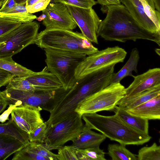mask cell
Here are the masks:
<instances>
[{"instance_id": "obj_30", "label": "cell", "mask_w": 160, "mask_h": 160, "mask_svg": "<svg viewBox=\"0 0 160 160\" xmlns=\"http://www.w3.org/2000/svg\"><path fill=\"white\" fill-rule=\"evenodd\" d=\"M50 128L47 125V122H44L33 133L28 134L29 141L39 143L45 142Z\"/></svg>"}, {"instance_id": "obj_25", "label": "cell", "mask_w": 160, "mask_h": 160, "mask_svg": "<svg viewBox=\"0 0 160 160\" xmlns=\"http://www.w3.org/2000/svg\"><path fill=\"white\" fill-rule=\"evenodd\" d=\"M0 134L13 137L26 146L29 143L28 133L20 128L11 118L7 122L0 124Z\"/></svg>"}, {"instance_id": "obj_35", "label": "cell", "mask_w": 160, "mask_h": 160, "mask_svg": "<svg viewBox=\"0 0 160 160\" xmlns=\"http://www.w3.org/2000/svg\"><path fill=\"white\" fill-rule=\"evenodd\" d=\"M52 0H39L31 6L26 7L28 12L34 13L45 9Z\"/></svg>"}, {"instance_id": "obj_6", "label": "cell", "mask_w": 160, "mask_h": 160, "mask_svg": "<svg viewBox=\"0 0 160 160\" xmlns=\"http://www.w3.org/2000/svg\"><path fill=\"white\" fill-rule=\"evenodd\" d=\"M63 88V87H62ZM27 91L6 88L0 91V98L4 100L8 105L15 107L25 105L40 108L50 112L55 104L60 89Z\"/></svg>"}, {"instance_id": "obj_8", "label": "cell", "mask_w": 160, "mask_h": 160, "mask_svg": "<svg viewBox=\"0 0 160 160\" xmlns=\"http://www.w3.org/2000/svg\"><path fill=\"white\" fill-rule=\"evenodd\" d=\"M127 52L118 46L108 47L86 56L76 68L77 79L94 71L117 63L123 62Z\"/></svg>"}, {"instance_id": "obj_27", "label": "cell", "mask_w": 160, "mask_h": 160, "mask_svg": "<svg viewBox=\"0 0 160 160\" xmlns=\"http://www.w3.org/2000/svg\"><path fill=\"white\" fill-rule=\"evenodd\" d=\"M78 160H106V153L99 147L85 149H76Z\"/></svg>"}, {"instance_id": "obj_34", "label": "cell", "mask_w": 160, "mask_h": 160, "mask_svg": "<svg viewBox=\"0 0 160 160\" xmlns=\"http://www.w3.org/2000/svg\"><path fill=\"white\" fill-rule=\"evenodd\" d=\"M53 2L85 8H92L97 3L95 0H53Z\"/></svg>"}, {"instance_id": "obj_20", "label": "cell", "mask_w": 160, "mask_h": 160, "mask_svg": "<svg viewBox=\"0 0 160 160\" xmlns=\"http://www.w3.org/2000/svg\"><path fill=\"white\" fill-rule=\"evenodd\" d=\"M140 58L139 52L136 48H133L130 52V57L124 65L117 72L113 73L110 81V84L120 82L124 78L130 76L132 77L133 71L138 72L137 66Z\"/></svg>"}, {"instance_id": "obj_15", "label": "cell", "mask_w": 160, "mask_h": 160, "mask_svg": "<svg viewBox=\"0 0 160 160\" xmlns=\"http://www.w3.org/2000/svg\"><path fill=\"white\" fill-rule=\"evenodd\" d=\"M48 71L46 67L42 71L26 77V79L33 85L42 90H56L62 88V85L58 77Z\"/></svg>"}, {"instance_id": "obj_31", "label": "cell", "mask_w": 160, "mask_h": 160, "mask_svg": "<svg viewBox=\"0 0 160 160\" xmlns=\"http://www.w3.org/2000/svg\"><path fill=\"white\" fill-rule=\"evenodd\" d=\"M58 150V160H78L76 149L71 145L62 146Z\"/></svg>"}, {"instance_id": "obj_36", "label": "cell", "mask_w": 160, "mask_h": 160, "mask_svg": "<svg viewBox=\"0 0 160 160\" xmlns=\"http://www.w3.org/2000/svg\"><path fill=\"white\" fill-rule=\"evenodd\" d=\"M14 77L10 72L0 68V88L7 85Z\"/></svg>"}, {"instance_id": "obj_22", "label": "cell", "mask_w": 160, "mask_h": 160, "mask_svg": "<svg viewBox=\"0 0 160 160\" xmlns=\"http://www.w3.org/2000/svg\"><path fill=\"white\" fill-rule=\"evenodd\" d=\"M52 149H55L45 143L29 142L28 145L18 152L21 153H29L41 156L48 160H58L57 154L50 151Z\"/></svg>"}, {"instance_id": "obj_38", "label": "cell", "mask_w": 160, "mask_h": 160, "mask_svg": "<svg viewBox=\"0 0 160 160\" xmlns=\"http://www.w3.org/2000/svg\"><path fill=\"white\" fill-rule=\"evenodd\" d=\"M15 107L12 105H9V106L8 109L4 111L3 113L0 115V122L2 123L5 122L6 120H9V116L11 113L12 109L15 108Z\"/></svg>"}, {"instance_id": "obj_45", "label": "cell", "mask_w": 160, "mask_h": 160, "mask_svg": "<svg viewBox=\"0 0 160 160\" xmlns=\"http://www.w3.org/2000/svg\"><path fill=\"white\" fill-rule=\"evenodd\" d=\"M17 4L26 3L27 0H14Z\"/></svg>"}, {"instance_id": "obj_4", "label": "cell", "mask_w": 160, "mask_h": 160, "mask_svg": "<svg viewBox=\"0 0 160 160\" xmlns=\"http://www.w3.org/2000/svg\"><path fill=\"white\" fill-rule=\"evenodd\" d=\"M43 49L48 70L58 77L65 90L71 88L78 80L75 76V70L87 55L48 48Z\"/></svg>"}, {"instance_id": "obj_44", "label": "cell", "mask_w": 160, "mask_h": 160, "mask_svg": "<svg viewBox=\"0 0 160 160\" xmlns=\"http://www.w3.org/2000/svg\"><path fill=\"white\" fill-rule=\"evenodd\" d=\"M46 16L44 13L42 14L38 17H37L36 18V20L39 21H43L45 18Z\"/></svg>"}, {"instance_id": "obj_21", "label": "cell", "mask_w": 160, "mask_h": 160, "mask_svg": "<svg viewBox=\"0 0 160 160\" xmlns=\"http://www.w3.org/2000/svg\"><path fill=\"white\" fill-rule=\"evenodd\" d=\"M26 146L12 136L0 134V160H5Z\"/></svg>"}, {"instance_id": "obj_10", "label": "cell", "mask_w": 160, "mask_h": 160, "mask_svg": "<svg viewBox=\"0 0 160 160\" xmlns=\"http://www.w3.org/2000/svg\"><path fill=\"white\" fill-rule=\"evenodd\" d=\"M82 35L91 42L98 44L97 32L102 20L92 8H85L66 5Z\"/></svg>"}, {"instance_id": "obj_12", "label": "cell", "mask_w": 160, "mask_h": 160, "mask_svg": "<svg viewBox=\"0 0 160 160\" xmlns=\"http://www.w3.org/2000/svg\"><path fill=\"white\" fill-rule=\"evenodd\" d=\"M42 110L28 105L17 106L12 111L11 118L20 128L29 134L44 122L40 114Z\"/></svg>"}, {"instance_id": "obj_47", "label": "cell", "mask_w": 160, "mask_h": 160, "mask_svg": "<svg viewBox=\"0 0 160 160\" xmlns=\"http://www.w3.org/2000/svg\"><path fill=\"white\" fill-rule=\"evenodd\" d=\"M7 0H0V3L5 2Z\"/></svg>"}, {"instance_id": "obj_9", "label": "cell", "mask_w": 160, "mask_h": 160, "mask_svg": "<svg viewBox=\"0 0 160 160\" xmlns=\"http://www.w3.org/2000/svg\"><path fill=\"white\" fill-rule=\"evenodd\" d=\"M84 126L82 115L76 112L51 127L45 143L58 149L67 142L78 137Z\"/></svg>"}, {"instance_id": "obj_48", "label": "cell", "mask_w": 160, "mask_h": 160, "mask_svg": "<svg viewBox=\"0 0 160 160\" xmlns=\"http://www.w3.org/2000/svg\"><path fill=\"white\" fill-rule=\"evenodd\" d=\"M1 42H0V45L1 44Z\"/></svg>"}, {"instance_id": "obj_3", "label": "cell", "mask_w": 160, "mask_h": 160, "mask_svg": "<svg viewBox=\"0 0 160 160\" xmlns=\"http://www.w3.org/2000/svg\"><path fill=\"white\" fill-rule=\"evenodd\" d=\"M34 43L39 47L89 55L98 51L82 34L71 30L51 28L38 33Z\"/></svg>"}, {"instance_id": "obj_23", "label": "cell", "mask_w": 160, "mask_h": 160, "mask_svg": "<svg viewBox=\"0 0 160 160\" xmlns=\"http://www.w3.org/2000/svg\"><path fill=\"white\" fill-rule=\"evenodd\" d=\"M26 4H17L12 10L7 13L1 14L0 16L6 19L19 22L21 23L32 22L37 17L28 12Z\"/></svg>"}, {"instance_id": "obj_13", "label": "cell", "mask_w": 160, "mask_h": 160, "mask_svg": "<svg viewBox=\"0 0 160 160\" xmlns=\"http://www.w3.org/2000/svg\"><path fill=\"white\" fill-rule=\"evenodd\" d=\"M134 80L125 88L126 96H132L160 85V68L149 69L141 74L133 77Z\"/></svg>"}, {"instance_id": "obj_14", "label": "cell", "mask_w": 160, "mask_h": 160, "mask_svg": "<svg viewBox=\"0 0 160 160\" xmlns=\"http://www.w3.org/2000/svg\"><path fill=\"white\" fill-rule=\"evenodd\" d=\"M128 10L139 24L148 32L160 35L154 22L146 14L140 0H121Z\"/></svg>"}, {"instance_id": "obj_7", "label": "cell", "mask_w": 160, "mask_h": 160, "mask_svg": "<svg viewBox=\"0 0 160 160\" xmlns=\"http://www.w3.org/2000/svg\"><path fill=\"white\" fill-rule=\"evenodd\" d=\"M40 27L36 21L22 23L0 38V58H12L28 45L34 43Z\"/></svg>"}, {"instance_id": "obj_39", "label": "cell", "mask_w": 160, "mask_h": 160, "mask_svg": "<svg viewBox=\"0 0 160 160\" xmlns=\"http://www.w3.org/2000/svg\"><path fill=\"white\" fill-rule=\"evenodd\" d=\"M97 3L103 6L121 4V0H97Z\"/></svg>"}, {"instance_id": "obj_33", "label": "cell", "mask_w": 160, "mask_h": 160, "mask_svg": "<svg viewBox=\"0 0 160 160\" xmlns=\"http://www.w3.org/2000/svg\"><path fill=\"white\" fill-rule=\"evenodd\" d=\"M142 4L145 12L154 22L158 31L160 32V12L153 9L145 0H140Z\"/></svg>"}, {"instance_id": "obj_40", "label": "cell", "mask_w": 160, "mask_h": 160, "mask_svg": "<svg viewBox=\"0 0 160 160\" xmlns=\"http://www.w3.org/2000/svg\"><path fill=\"white\" fill-rule=\"evenodd\" d=\"M8 105L7 102L4 100L0 98V113L4 110Z\"/></svg>"}, {"instance_id": "obj_24", "label": "cell", "mask_w": 160, "mask_h": 160, "mask_svg": "<svg viewBox=\"0 0 160 160\" xmlns=\"http://www.w3.org/2000/svg\"><path fill=\"white\" fill-rule=\"evenodd\" d=\"M0 68L10 72L15 77H26L36 72L16 63L12 57L0 58Z\"/></svg>"}, {"instance_id": "obj_19", "label": "cell", "mask_w": 160, "mask_h": 160, "mask_svg": "<svg viewBox=\"0 0 160 160\" xmlns=\"http://www.w3.org/2000/svg\"><path fill=\"white\" fill-rule=\"evenodd\" d=\"M112 110L120 120L129 126L142 133L148 134V120L132 115L117 105Z\"/></svg>"}, {"instance_id": "obj_28", "label": "cell", "mask_w": 160, "mask_h": 160, "mask_svg": "<svg viewBox=\"0 0 160 160\" xmlns=\"http://www.w3.org/2000/svg\"><path fill=\"white\" fill-rule=\"evenodd\" d=\"M137 157L138 160H160V146L154 142L150 146L140 148Z\"/></svg>"}, {"instance_id": "obj_46", "label": "cell", "mask_w": 160, "mask_h": 160, "mask_svg": "<svg viewBox=\"0 0 160 160\" xmlns=\"http://www.w3.org/2000/svg\"><path fill=\"white\" fill-rule=\"evenodd\" d=\"M155 52L156 53L158 54L159 56L160 55V49L159 48H156L155 50Z\"/></svg>"}, {"instance_id": "obj_37", "label": "cell", "mask_w": 160, "mask_h": 160, "mask_svg": "<svg viewBox=\"0 0 160 160\" xmlns=\"http://www.w3.org/2000/svg\"><path fill=\"white\" fill-rule=\"evenodd\" d=\"M17 4L14 0H7L0 8V14L10 12Z\"/></svg>"}, {"instance_id": "obj_29", "label": "cell", "mask_w": 160, "mask_h": 160, "mask_svg": "<svg viewBox=\"0 0 160 160\" xmlns=\"http://www.w3.org/2000/svg\"><path fill=\"white\" fill-rule=\"evenodd\" d=\"M26 77H13L7 84L6 88L27 91L42 90L31 83L26 79Z\"/></svg>"}, {"instance_id": "obj_32", "label": "cell", "mask_w": 160, "mask_h": 160, "mask_svg": "<svg viewBox=\"0 0 160 160\" xmlns=\"http://www.w3.org/2000/svg\"><path fill=\"white\" fill-rule=\"evenodd\" d=\"M21 24L19 22L6 19L0 16V38L16 28Z\"/></svg>"}, {"instance_id": "obj_41", "label": "cell", "mask_w": 160, "mask_h": 160, "mask_svg": "<svg viewBox=\"0 0 160 160\" xmlns=\"http://www.w3.org/2000/svg\"><path fill=\"white\" fill-rule=\"evenodd\" d=\"M155 9L160 12V0H153Z\"/></svg>"}, {"instance_id": "obj_18", "label": "cell", "mask_w": 160, "mask_h": 160, "mask_svg": "<svg viewBox=\"0 0 160 160\" xmlns=\"http://www.w3.org/2000/svg\"><path fill=\"white\" fill-rule=\"evenodd\" d=\"M106 138L102 134L96 133L84 125L81 133L72 141L71 146L76 149L99 147Z\"/></svg>"}, {"instance_id": "obj_16", "label": "cell", "mask_w": 160, "mask_h": 160, "mask_svg": "<svg viewBox=\"0 0 160 160\" xmlns=\"http://www.w3.org/2000/svg\"><path fill=\"white\" fill-rule=\"evenodd\" d=\"M125 110L132 115L148 120H159L160 95L134 108Z\"/></svg>"}, {"instance_id": "obj_11", "label": "cell", "mask_w": 160, "mask_h": 160, "mask_svg": "<svg viewBox=\"0 0 160 160\" xmlns=\"http://www.w3.org/2000/svg\"><path fill=\"white\" fill-rule=\"evenodd\" d=\"M42 11L46 17L42 23L46 29L59 28L72 30L77 25L66 5L60 2L49 3Z\"/></svg>"}, {"instance_id": "obj_26", "label": "cell", "mask_w": 160, "mask_h": 160, "mask_svg": "<svg viewBox=\"0 0 160 160\" xmlns=\"http://www.w3.org/2000/svg\"><path fill=\"white\" fill-rule=\"evenodd\" d=\"M108 155L112 160H137V155L134 154L122 144H109L108 147Z\"/></svg>"}, {"instance_id": "obj_5", "label": "cell", "mask_w": 160, "mask_h": 160, "mask_svg": "<svg viewBox=\"0 0 160 160\" xmlns=\"http://www.w3.org/2000/svg\"><path fill=\"white\" fill-rule=\"evenodd\" d=\"M125 88L120 82L111 83L81 101L78 104L75 112L82 115L101 111L112 110L125 95Z\"/></svg>"}, {"instance_id": "obj_42", "label": "cell", "mask_w": 160, "mask_h": 160, "mask_svg": "<svg viewBox=\"0 0 160 160\" xmlns=\"http://www.w3.org/2000/svg\"><path fill=\"white\" fill-rule=\"evenodd\" d=\"M39 0H27L26 7L30 6L36 3Z\"/></svg>"}, {"instance_id": "obj_1", "label": "cell", "mask_w": 160, "mask_h": 160, "mask_svg": "<svg viewBox=\"0 0 160 160\" xmlns=\"http://www.w3.org/2000/svg\"><path fill=\"white\" fill-rule=\"evenodd\" d=\"M106 16L98 27L97 36L110 41L124 42L131 40H146L160 46V35L151 33L142 28L122 5L103 6Z\"/></svg>"}, {"instance_id": "obj_17", "label": "cell", "mask_w": 160, "mask_h": 160, "mask_svg": "<svg viewBox=\"0 0 160 160\" xmlns=\"http://www.w3.org/2000/svg\"><path fill=\"white\" fill-rule=\"evenodd\" d=\"M160 95V85L138 94L130 96L125 95L117 105L125 109L134 108Z\"/></svg>"}, {"instance_id": "obj_2", "label": "cell", "mask_w": 160, "mask_h": 160, "mask_svg": "<svg viewBox=\"0 0 160 160\" xmlns=\"http://www.w3.org/2000/svg\"><path fill=\"white\" fill-rule=\"evenodd\" d=\"M84 126L96 130L112 141L125 145H139L148 142L151 137L138 131L120 120L117 115L104 116L97 113L82 115Z\"/></svg>"}, {"instance_id": "obj_43", "label": "cell", "mask_w": 160, "mask_h": 160, "mask_svg": "<svg viewBox=\"0 0 160 160\" xmlns=\"http://www.w3.org/2000/svg\"><path fill=\"white\" fill-rule=\"evenodd\" d=\"M147 3L153 9H155L153 0H145Z\"/></svg>"}]
</instances>
